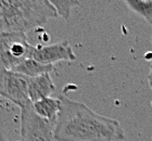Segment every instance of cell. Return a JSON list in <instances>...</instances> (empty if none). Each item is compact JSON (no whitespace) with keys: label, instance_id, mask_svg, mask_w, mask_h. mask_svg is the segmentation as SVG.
I'll return each mask as SVG.
<instances>
[{"label":"cell","instance_id":"obj_1","mask_svg":"<svg viewBox=\"0 0 152 141\" xmlns=\"http://www.w3.org/2000/svg\"><path fill=\"white\" fill-rule=\"evenodd\" d=\"M58 99L60 109L54 127L57 141L125 140V132L117 121L99 115L84 103L65 96Z\"/></svg>","mask_w":152,"mask_h":141},{"label":"cell","instance_id":"obj_2","mask_svg":"<svg viewBox=\"0 0 152 141\" xmlns=\"http://www.w3.org/2000/svg\"><path fill=\"white\" fill-rule=\"evenodd\" d=\"M58 16L48 0H0V31L27 33Z\"/></svg>","mask_w":152,"mask_h":141},{"label":"cell","instance_id":"obj_3","mask_svg":"<svg viewBox=\"0 0 152 141\" xmlns=\"http://www.w3.org/2000/svg\"><path fill=\"white\" fill-rule=\"evenodd\" d=\"M33 48L25 33L0 31V72L12 71L22 61L31 58Z\"/></svg>","mask_w":152,"mask_h":141},{"label":"cell","instance_id":"obj_4","mask_svg":"<svg viewBox=\"0 0 152 141\" xmlns=\"http://www.w3.org/2000/svg\"><path fill=\"white\" fill-rule=\"evenodd\" d=\"M56 124L42 118L33 103L21 107V141H52Z\"/></svg>","mask_w":152,"mask_h":141},{"label":"cell","instance_id":"obj_5","mask_svg":"<svg viewBox=\"0 0 152 141\" xmlns=\"http://www.w3.org/2000/svg\"><path fill=\"white\" fill-rule=\"evenodd\" d=\"M0 94L21 107L31 104L28 77L12 71L0 72Z\"/></svg>","mask_w":152,"mask_h":141},{"label":"cell","instance_id":"obj_6","mask_svg":"<svg viewBox=\"0 0 152 141\" xmlns=\"http://www.w3.org/2000/svg\"><path fill=\"white\" fill-rule=\"evenodd\" d=\"M31 58L44 64H51L60 61H74L76 56L67 40L49 46H37L33 48Z\"/></svg>","mask_w":152,"mask_h":141},{"label":"cell","instance_id":"obj_7","mask_svg":"<svg viewBox=\"0 0 152 141\" xmlns=\"http://www.w3.org/2000/svg\"><path fill=\"white\" fill-rule=\"evenodd\" d=\"M54 89L56 87L49 73L28 78V96L32 103L45 98H49L53 94Z\"/></svg>","mask_w":152,"mask_h":141},{"label":"cell","instance_id":"obj_8","mask_svg":"<svg viewBox=\"0 0 152 141\" xmlns=\"http://www.w3.org/2000/svg\"><path fill=\"white\" fill-rule=\"evenodd\" d=\"M53 69V65H51V64H44V63L38 62L32 58H28V59L22 61L18 66H15L12 69V72L22 74L28 78H33L36 76L46 74V73L52 72Z\"/></svg>","mask_w":152,"mask_h":141},{"label":"cell","instance_id":"obj_9","mask_svg":"<svg viewBox=\"0 0 152 141\" xmlns=\"http://www.w3.org/2000/svg\"><path fill=\"white\" fill-rule=\"evenodd\" d=\"M34 110L38 115L41 116L42 118H46L50 121L51 123H57L59 109H60V101L59 99L54 98H45L41 100L33 103Z\"/></svg>","mask_w":152,"mask_h":141},{"label":"cell","instance_id":"obj_10","mask_svg":"<svg viewBox=\"0 0 152 141\" xmlns=\"http://www.w3.org/2000/svg\"><path fill=\"white\" fill-rule=\"evenodd\" d=\"M138 15L142 16L152 26V0H124Z\"/></svg>","mask_w":152,"mask_h":141},{"label":"cell","instance_id":"obj_11","mask_svg":"<svg viewBox=\"0 0 152 141\" xmlns=\"http://www.w3.org/2000/svg\"><path fill=\"white\" fill-rule=\"evenodd\" d=\"M48 1L56 9L59 16L65 20L70 19L72 9L80 3L79 0H48Z\"/></svg>","mask_w":152,"mask_h":141},{"label":"cell","instance_id":"obj_12","mask_svg":"<svg viewBox=\"0 0 152 141\" xmlns=\"http://www.w3.org/2000/svg\"><path fill=\"white\" fill-rule=\"evenodd\" d=\"M149 86L152 89V61L150 62V72H149Z\"/></svg>","mask_w":152,"mask_h":141},{"label":"cell","instance_id":"obj_13","mask_svg":"<svg viewBox=\"0 0 152 141\" xmlns=\"http://www.w3.org/2000/svg\"><path fill=\"white\" fill-rule=\"evenodd\" d=\"M151 44H152V35H151Z\"/></svg>","mask_w":152,"mask_h":141}]
</instances>
